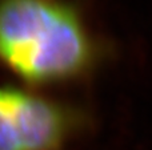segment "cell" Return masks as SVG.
<instances>
[{
    "mask_svg": "<svg viewBox=\"0 0 152 150\" xmlns=\"http://www.w3.org/2000/svg\"><path fill=\"white\" fill-rule=\"evenodd\" d=\"M80 124L69 106L18 87H0V150H60Z\"/></svg>",
    "mask_w": 152,
    "mask_h": 150,
    "instance_id": "2",
    "label": "cell"
},
{
    "mask_svg": "<svg viewBox=\"0 0 152 150\" xmlns=\"http://www.w3.org/2000/svg\"><path fill=\"white\" fill-rule=\"evenodd\" d=\"M95 45L77 11L61 0H0V63L32 84L77 77Z\"/></svg>",
    "mask_w": 152,
    "mask_h": 150,
    "instance_id": "1",
    "label": "cell"
}]
</instances>
